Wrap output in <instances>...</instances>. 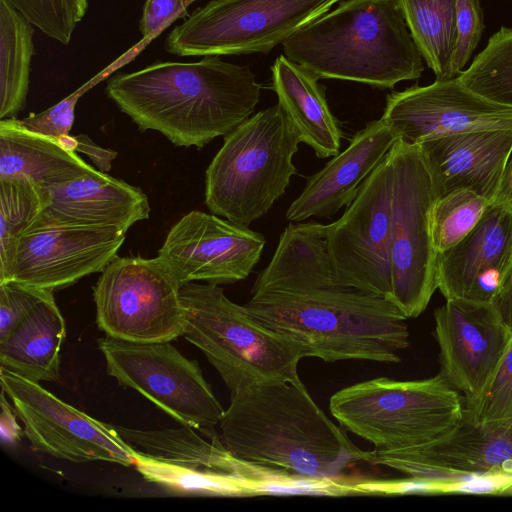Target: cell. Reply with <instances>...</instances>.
<instances>
[{"label":"cell","instance_id":"28","mask_svg":"<svg viewBox=\"0 0 512 512\" xmlns=\"http://www.w3.org/2000/svg\"><path fill=\"white\" fill-rule=\"evenodd\" d=\"M33 33V25L8 0H0V119L14 118L26 107Z\"/></svg>","mask_w":512,"mask_h":512},{"label":"cell","instance_id":"36","mask_svg":"<svg viewBox=\"0 0 512 512\" xmlns=\"http://www.w3.org/2000/svg\"><path fill=\"white\" fill-rule=\"evenodd\" d=\"M51 290L39 289L14 281L0 283V341Z\"/></svg>","mask_w":512,"mask_h":512},{"label":"cell","instance_id":"6","mask_svg":"<svg viewBox=\"0 0 512 512\" xmlns=\"http://www.w3.org/2000/svg\"><path fill=\"white\" fill-rule=\"evenodd\" d=\"M180 299L185 312L182 337L203 352L230 393L256 382L300 379L298 363L305 357L301 347L263 326L216 284L186 283Z\"/></svg>","mask_w":512,"mask_h":512},{"label":"cell","instance_id":"4","mask_svg":"<svg viewBox=\"0 0 512 512\" xmlns=\"http://www.w3.org/2000/svg\"><path fill=\"white\" fill-rule=\"evenodd\" d=\"M281 45L287 58L319 79L392 89L424 71L396 0H342Z\"/></svg>","mask_w":512,"mask_h":512},{"label":"cell","instance_id":"39","mask_svg":"<svg viewBox=\"0 0 512 512\" xmlns=\"http://www.w3.org/2000/svg\"><path fill=\"white\" fill-rule=\"evenodd\" d=\"M72 151L82 153L92 161L99 171L109 172L112 168V162L116 159L118 153L115 150L103 148L96 144L89 136L79 134L72 136Z\"/></svg>","mask_w":512,"mask_h":512},{"label":"cell","instance_id":"31","mask_svg":"<svg viewBox=\"0 0 512 512\" xmlns=\"http://www.w3.org/2000/svg\"><path fill=\"white\" fill-rule=\"evenodd\" d=\"M457 78L468 89L512 107V28L501 27Z\"/></svg>","mask_w":512,"mask_h":512},{"label":"cell","instance_id":"12","mask_svg":"<svg viewBox=\"0 0 512 512\" xmlns=\"http://www.w3.org/2000/svg\"><path fill=\"white\" fill-rule=\"evenodd\" d=\"M107 373L134 389L182 425L214 434L224 409L198 363L169 342L137 343L105 336L98 340Z\"/></svg>","mask_w":512,"mask_h":512},{"label":"cell","instance_id":"18","mask_svg":"<svg viewBox=\"0 0 512 512\" xmlns=\"http://www.w3.org/2000/svg\"><path fill=\"white\" fill-rule=\"evenodd\" d=\"M265 242L248 227L193 210L171 227L158 257L181 286L195 281L229 284L250 275Z\"/></svg>","mask_w":512,"mask_h":512},{"label":"cell","instance_id":"9","mask_svg":"<svg viewBox=\"0 0 512 512\" xmlns=\"http://www.w3.org/2000/svg\"><path fill=\"white\" fill-rule=\"evenodd\" d=\"M342 0H211L166 37L177 56L268 54Z\"/></svg>","mask_w":512,"mask_h":512},{"label":"cell","instance_id":"29","mask_svg":"<svg viewBox=\"0 0 512 512\" xmlns=\"http://www.w3.org/2000/svg\"><path fill=\"white\" fill-rule=\"evenodd\" d=\"M409 32L437 80L451 79L456 0H396Z\"/></svg>","mask_w":512,"mask_h":512},{"label":"cell","instance_id":"43","mask_svg":"<svg viewBox=\"0 0 512 512\" xmlns=\"http://www.w3.org/2000/svg\"><path fill=\"white\" fill-rule=\"evenodd\" d=\"M71 16L76 24H78L88 8V0H66Z\"/></svg>","mask_w":512,"mask_h":512},{"label":"cell","instance_id":"41","mask_svg":"<svg viewBox=\"0 0 512 512\" xmlns=\"http://www.w3.org/2000/svg\"><path fill=\"white\" fill-rule=\"evenodd\" d=\"M492 303L512 332V273Z\"/></svg>","mask_w":512,"mask_h":512},{"label":"cell","instance_id":"8","mask_svg":"<svg viewBox=\"0 0 512 512\" xmlns=\"http://www.w3.org/2000/svg\"><path fill=\"white\" fill-rule=\"evenodd\" d=\"M390 154V301L408 319L419 316L438 289V253L433 244L431 220L439 193L419 144H408L398 138Z\"/></svg>","mask_w":512,"mask_h":512},{"label":"cell","instance_id":"34","mask_svg":"<svg viewBox=\"0 0 512 512\" xmlns=\"http://www.w3.org/2000/svg\"><path fill=\"white\" fill-rule=\"evenodd\" d=\"M479 0H456V41L450 61V75L458 76L477 47L483 32Z\"/></svg>","mask_w":512,"mask_h":512},{"label":"cell","instance_id":"7","mask_svg":"<svg viewBox=\"0 0 512 512\" xmlns=\"http://www.w3.org/2000/svg\"><path fill=\"white\" fill-rule=\"evenodd\" d=\"M332 416L346 430L378 450L433 442L464 417V398L440 373L398 381L378 377L347 386L329 401Z\"/></svg>","mask_w":512,"mask_h":512},{"label":"cell","instance_id":"16","mask_svg":"<svg viewBox=\"0 0 512 512\" xmlns=\"http://www.w3.org/2000/svg\"><path fill=\"white\" fill-rule=\"evenodd\" d=\"M440 374L476 408L489 390L511 344L512 332L492 302L446 299L434 311Z\"/></svg>","mask_w":512,"mask_h":512},{"label":"cell","instance_id":"40","mask_svg":"<svg viewBox=\"0 0 512 512\" xmlns=\"http://www.w3.org/2000/svg\"><path fill=\"white\" fill-rule=\"evenodd\" d=\"M5 392L2 390L1 394V435L2 440L15 443L19 440L21 435V429L19 425L16 422L15 415L13 413V410L11 409V406L7 402L5 398Z\"/></svg>","mask_w":512,"mask_h":512},{"label":"cell","instance_id":"11","mask_svg":"<svg viewBox=\"0 0 512 512\" xmlns=\"http://www.w3.org/2000/svg\"><path fill=\"white\" fill-rule=\"evenodd\" d=\"M180 287L158 256H117L93 288L98 326L119 340L170 342L185 328Z\"/></svg>","mask_w":512,"mask_h":512},{"label":"cell","instance_id":"1","mask_svg":"<svg viewBox=\"0 0 512 512\" xmlns=\"http://www.w3.org/2000/svg\"><path fill=\"white\" fill-rule=\"evenodd\" d=\"M221 440L237 459L291 478L321 482L372 463L310 396L301 380L256 382L230 393Z\"/></svg>","mask_w":512,"mask_h":512},{"label":"cell","instance_id":"5","mask_svg":"<svg viewBox=\"0 0 512 512\" xmlns=\"http://www.w3.org/2000/svg\"><path fill=\"white\" fill-rule=\"evenodd\" d=\"M300 135L279 103L224 136L205 172V204L215 215L249 227L285 194L297 169Z\"/></svg>","mask_w":512,"mask_h":512},{"label":"cell","instance_id":"23","mask_svg":"<svg viewBox=\"0 0 512 512\" xmlns=\"http://www.w3.org/2000/svg\"><path fill=\"white\" fill-rule=\"evenodd\" d=\"M47 188L50 203L35 218L45 222L127 232L136 222L147 220L151 211L143 190L98 169Z\"/></svg>","mask_w":512,"mask_h":512},{"label":"cell","instance_id":"15","mask_svg":"<svg viewBox=\"0 0 512 512\" xmlns=\"http://www.w3.org/2000/svg\"><path fill=\"white\" fill-rule=\"evenodd\" d=\"M0 382L37 450L73 463L106 461L135 466L136 451L115 426L65 403L39 382L3 368Z\"/></svg>","mask_w":512,"mask_h":512},{"label":"cell","instance_id":"35","mask_svg":"<svg viewBox=\"0 0 512 512\" xmlns=\"http://www.w3.org/2000/svg\"><path fill=\"white\" fill-rule=\"evenodd\" d=\"M480 422L512 420V344L479 405L467 410Z\"/></svg>","mask_w":512,"mask_h":512},{"label":"cell","instance_id":"37","mask_svg":"<svg viewBox=\"0 0 512 512\" xmlns=\"http://www.w3.org/2000/svg\"><path fill=\"white\" fill-rule=\"evenodd\" d=\"M87 88L82 87L54 106L37 114L19 119L26 129L54 139L70 134L74 123L76 103Z\"/></svg>","mask_w":512,"mask_h":512},{"label":"cell","instance_id":"2","mask_svg":"<svg viewBox=\"0 0 512 512\" xmlns=\"http://www.w3.org/2000/svg\"><path fill=\"white\" fill-rule=\"evenodd\" d=\"M261 89L248 65L204 56L116 73L105 93L140 131H158L177 147L200 149L251 117Z\"/></svg>","mask_w":512,"mask_h":512},{"label":"cell","instance_id":"27","mask_svg":"<svg viewBox=\"0 0 512 512\" xmlns=\"http://www.w3.org/2000/svg\"><path fill=\"white\" fill-rule=\"evenodd\" d=\"M94 170L76 152L26 129L16 117L0 120V179L22 176L50 187Z\"/></svg>","mask_w":512,"mask_h":512},{"label":"cell","instance_id":"38","mask_svg":"<svg viewBox=\"0 0 512 512\" xmlns=\"http://www.w3.org/2000/svg\"><path fill=\"white\" fill-rule=\"evenodd\" d=\"M185 0H147L143 6L139 30L146 38L177 18H187Z\"/></svg>","mask_w":512,"mask_h":512},{"label":"cell","instance_id":"26","mask_svg":"<svg viewBox=\"0 0 512 512\" xmlns=\"http://www.w3.org/2000/svg\"><path fill=\"white\" fill-rule=\"evenodd\" d=\"M65 335V320L54 291H48L0 341V368L35 382L59 380Z\"/></svg>","mask_w":512,"mask_h":512},{"label":"cell","instance_id":"22","mask_svg":"<svg viewBox=\"0 0 512 512\" xmlns=\"http://www.w3.org/2000/svg\"><path fill=\"white\" fill-rule=\"evenodd\" d=\"M432 169L439 197L469 189L494 202L512 155V130H478L419 144Z\"/></svg>","mask_w":512,"mask_h":512},{"label":"cell","instance_id":"10","mask_svg":"<svg viewBox=\"0 0 512 512\" xmlns=\"http://www.w3.org/2000/svg\"><path fill=\"white\" fill-rule=\"evenodd\" d=\"M136 451L137 471L178 494L233 496L254 493L262 470L235 458L217 434L193 427L143 430L116 426Z\"/></svg>","mask_w":512,"mask_h":512},{"label":"cell","instance_id":"30","mask_svg":"<svg viewBox=\"0 0 512 512\" xmlns=\"http://www.w3.org/2000/svg\"><path fill=\"white\" fill-rule=\"evenodd\" d=\"M50 199L49 189L30 178L0 179V280L8 272L17 239Z\"/></svg>","mask_w":512,"mask_h":512},{"label":"cell","instance_id":"33","mask_svg":"<svg viewBox=\"0 0 512 512\" xmlns=\"http://www.w3.org/2000/svg\"><path fill=\"white\" fill-rule=\"evenodd\" d=\"M33 26L49 38L68 45L75 30L66 0H8Z\"/></svg>","mask_w":512,"mask_h":512},{"label":"cell","instance_id":"32","mask_svg":"<svg viewBox=\"0 0 512 512\" xmlns=\"http://www.w3.org/2000/svg\"><path fill=\"white\" fill-rule=\"evenodd\" d=\"M490 202L469 189H456L436 200L432 210V239L442 253L461 241L479 222Z\"/></svg>","mask_w":512,"mask_h":512},{"label":"cell","instance_id":"3","mask_svg":"<svg viewBox=\"0 0 512 512\" xmlns=\"http://www.w3.org/2000/svg\"><path fill=\"white\" fill-rule=\"evenodd\" d=\"M263 326L293 340L305 357L326 362H400L407 317L390 300L356 289L252 295L244 305Z\"/></svg>","mask_w":512,"mask_h":512},{"label":"cell","instance_id":"14","mask_svg":"<svg viewBox=\"0 0 512 512\" xmlns=\"http://www.w3.org/2000/svg\"><path fill=\"white\" fill-rule=\"evenodd\" d=\"M391 196L389 151L362 182L343 215L327 224L329 250L341 285L388 300Z\"/></svg>","mask_w":512,"mask_h":512},{"label":"cell","instance_id":"21","mask_svg":"<svg viewBox=\"0 0 512 512\" xmlns=\"http://www.w3.org/2000/svg\"><path fill=\"white\" fill-rule=\"evenodd\" d=\"M397 139L382 118L369 122L344 151L308 178L301 194L287 209L286 219L300 222L313 216L331 217L348 206Z\"/></svg>","mask_w":512,"mask_h":512},{"label":"cell","instance_id":"25","mask_svg":"<svg viewBox=\"0 0 512 512\" xmlns=\"http://www.w3.org/2000/svg\"><path fill=\"white\" fill-rule=\"evenodd\" d=\"M271 72V88L297 129L301 142L310 146L318 158L337 155L342 132L319 78L285 55L276 58Z\"/></svg>","mask_w":512,"mask_h":512},{"label":"cell","instance_id":"42","mask_svg":"<svg viewBox=\"0 0 512 512\" xmlns=\"http://www.w3.org/2000/svg\"><path fill=\"white\" fill-rule=\"evenodd\" d=\"M496 200L512 205V155L507 164L501 189Z\"/></svg>","mask_w":512,"mask_h":512},{"label":"cell","instance_id":"20","mask_svg":"<svg viewBox=\"0 0 512 512\" xmlns=\"http://www.w3.org/2000/svg\"><path fill=\"white\" fill-rule=\"evenodd\" d=\"M511 273L512 205L499 200L461 241L437 255V286L445 299L493 302Z\"/></svg>","mask_w":512,"mask_h":512},{"label":"cell","instance_id":"19","mask_svg":"<svg viewBox=\"0 0 512 512\" xmlns=\"http://www.w3.org/2000/svg\"><path fill=\"white\" fill-rule=\"evenodd\" d=\"M381 118L408 144L470 131L512 130L511 106L476 94L457 76L391 92Z\"/></svg>","mask_w":512,"mask_h":512},{"label":"cell","instance_id":"24","mask_svg":"<svg viewBox=\"0 0 512 512\" xmlns=\"http://www.w3.org/2000/svg\"><path fill=\"white\" fill-rule=\"evenodd\" d=\"M340 288L345 287L331 258L327 225L300 221L284 229L270 263L258 274L251 292L303 293Z\"/></svg>","mask_w":512,"mask_h":512},{"label":"cell","instance_id":"13","mask_svg":"<svg viewBox=\"0 0 512 512\" xmlns=\"http://www.w3.org/2000/svg\"><path fill=\"white\" fill-rule=\"evenodd\" d=\"M373 451L371 464L425 484L426 493L478 477H512V420L480 422L464 410L461 422L433 442Z\"/></svg>","mask_w":512,"mask_h":512},{"label":"cell","instance_id":"17","mask_svg":"<svg viewBox=\"0 0 512 512\" xmlns=\"http://www.w3.org/2000/svg\"><path fill=\"white\" fill-rule=\"evenodd\" d=\"M125 238L126 232L114 228L34 219L17 239L0 283L14 281L51 291L67 288L102 272L117 257Z\"/></svg>","mask_w":512,"mask_h":512}]
</instances>
